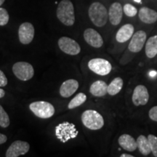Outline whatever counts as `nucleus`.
Masks as SVG:
<instances>
[{"label":"nucleus","instance_id":"1","mask_svg":"<svg viewBox=\"0 0 157 157\" xmlns=\"http://www.w3.org/2000/svg\"><path fill=\"white\" fill-rule=\"evenodd\" d=\"M59 21L67 26H71L75 23V15L73 3L70 0H62L56 11Z\"/></svg>","mask_w":157,"mask_h":157},{"label":"nucleus","instance_id":"2","mask_svg":"<svg viewBox=\"0 0 157 157\" xmlns=\"http://www.w3.org/2000/svg\"><path fill=\"white\" fill-rule=\"evenodd\" d=\"M88 15L93 24L98 27L104 26L109 18L107 9L103 5L98 2H93L90 6Z\"/></svg>","mask_w":157,"mask_h":157},{"label":"nucleus","instance_id":"3","mask_svg":"<svg viewBox=\"0 0 157 157\" xmlns=\"http://www.w3.org/2000/svg\"><path fill=\"white\" fill-rule=\"evenodd\" d=\"M82 121L87 128L91 130H98L104 125V119L98 111L87 110L82 115Z\"/></svg>","mask_w":157,"mask_h":157},{"label":"nucleus","instance_id":"4","mask_svg":"<svg viewBox=\"0 0 157 157\" xmlns=\"http://www.w3.org/2000/svg\"><path fill=\"white\" fill-rule=\"evenodd\" d=\"M78 135L75 125L74 124L64 121L56 127L57 138L62 143H66L71 138H75Z\"/></svg>","mask_w":157,"mask_h":157},{"label":"nucleus","instance_id":"5","mask_svg":"<svg viewBox=\"0 0 157 157\" xmlns=\"http://www.w3.org/2000/svg\"><path fill=\"white\" fill-rule=\"evenodd\" d=\"M29 109L37 117L48 119L55 113V108L52 104L46 101H36L31 103Z\"/></svg>","mask_w":157,"mask_h":157},{"label":"nucleus","instance_id":"6","mask_svg":"<svg viewBox=\"0 0 157 157\" xmlns=\"http://www.w3.org/2000/svg\"><path fill=\"white\" fill-rule=\"evenodd\" d=\"M13 71L15 76L21 81L30 80L34 75L33 66L27 62H17L13 65Z\"/></svg>","mask_w":157,"mask_h":157},{"label":"nucleus","instance_id":"7","mask_svg":"<svg viewBox=\"0 0 157 157\" xmlns=\"http://www.w3.org/2000/svg\"><path fill=\"white\" fill-rule=\"evenodd\" d=\"M88 67L94 73L105 76L111 71L112 66L109 61L103 58H94L88 63Z\"/></svg>","mask_w":157,"mask_h":157},{"label":"nucleus","instance_id":"8","mask_svg":"<svg viewBox=\"0 0 157 157\" xmlns=\"http://www.w3.org/2000/svg\"><path fill=\"white\" fill-rule=\"evenodd\" d=\"M58 47L65 53L70 56H76L81 52V48L79 44L69 37L63 36L59 39Z\"/></svg>","mask_w":157,"mask_h":157},{"label":"nucleus","instance_id":"9","mask_svg":"<svg viewBox=\"0 0 157 157\" xmlns=\"http://www.w3.org/2000/svg\"><path fill=\"white\" fill-rule=\"evenodd\" d=\"M30 146L29 143L22 140L13 142L7 150L5 156L7 157H17L25 155L29 152Z\"/></svg>","mask_w":157,"mask_h":157},{"label":"nucleus","instance_id":"10","mask_svg":"<svg viewBox=\"0 0 157 157\" xmlns=\"http://www.w3.org/2000/svg\"><path fill=\"white\" fill-rule=\"evenodd\" d=\"M19 40L23 44H29L34 37V27L31 23L25 22L20 25L18 29Z\"/></svg>","mask_w":157,"mask_h":157},{"label":"nucleus","instance_id":"11","mask_svg":"<svg viewBox=\"0 0 157 157\" xmlns=\"http://www.w3.org/2000/svg\"><path fill=\"white\" fill-rule=\"evenodd\" d=\"M147 35L144 31H138L132 35L128 49L132 52H139L142 50L146 41Z\"/></svg>","mask_w":157,"mask_h":157},{"label":"nucleus","instance_id":"12","mask_svg":"<svg viewBox=\"0 0 157 157\" xmlns=\"http://www.w3.org/2000/svg\"><path fill=\"white\" fill-rule=\"evenodd\" d=\"M149 100V94L148 89L144 85L140 84L135 88L133 91L132 101L135 105H145L148 103Z\"/></svg>","mask_w":157,"mask_h":157},{"label":"nucleus","instance_id":"13","mask_svg":"<svg viewBox=\"0 0 157 157\" xmlns=\"http://www.w3.org/2000/svg\"><path fill=\"white\" fill-rule=\"evenodd\" d=\"M84 38L88 44L95 48H101L103 44L101 35L93 29H86L84 32Z\"/></svg>","mask_w":157,"mask_h":157},{"label":"nucleus","instance_id":"14","mask_svg":"<svg viewBox=\"0 0 157 157\" xmlns=\"http://www.w3.org/2000/svg\"><path fill=\"white\" fill-rule=\"evenodd\" d=\"M123 16V7L119 2H114L110 7L109 10V18L110 23L113 25L120 23Z\"/></svg>","mask_w":157,"mask_h":157},{"label":"nucleus","instance_id":"15","mask_svg":"<svg viewBox=\"0 0 157 157\" xmlns=\"http://www.w3.org/2000/svg\"><path fill=\"white\" fill-rule=\"evenodd\" d=\"M78 88V82L75 79L65 81L60 87V94L63 98H69L76 93Z\"/></svg>","mask_w":157,"mask_h":157},{"label":"nucleus","instance_id":"16","mask_svg":"<svg viewBox=\"0 0 157 157\" xmlns=\"http://www.w3.org/2000/svg\"><path fill=\"white\" fill-rule=\"evenodd\" d=\"M134 26L130 23L124 25L117 31V35H116V39L119 43L126 42L129 39L132 38V35L134 34Z\"/></svg>","mask_w":157,"mask_h":157},{"label":"nucleus","instance_id":"17","mask_svg":"<svg viewBox=\"0 0 157 157\" xmlns=\"http://www.w3.org/2000/svg\"><path fill=\"white\" fill-rule=\"evenodd\" d=\"M138 15L140 21L147 24H152L157 21V12L148 7H144L140 8Z\"/></svg>","mask_w":157,"mask_h":157},{"label":"nucleus","instance_id":"18","mask_svg":"<svg viewBox=\"0 0 157 157\" xmlns=\"http://www.w3.org/2000/svg\"><path fill=\"white\" fill-rule=\"evenodd\" d=\"M118 142H119V146H120L123 149L127 151H135L137 148V141L135 140L134 137L129 135L124 134L122 135H121V136L119 137Z\"/></svg>","mask_w":157,"mask_h":157},{"label":"nucleus","instance_id":"19","mask_svg":"<svg viewBox=\"0 0 157 157\" xmlns=\"http://www.w3.org/2000/svg\"><path fill=\"white\" fill-rule=\"evenodd\" d=\"M90 92L95 97H103L108 93V84L102 80H98L91 84Z\"/></svg>","mask_w":157,"mask_h":157},{"label":"nucleus","instance_id":"20","mask_svg":"<svg viewBox=\"0 0 157 157\" xmlns=\"http://www.w3.org/2000/svg\"><path fill=\"white\" fill-rule=\"evenodd\" d=\"M137 148L139 149V151L143 156H148V155L151 152V149L150 143L148 139V137H146L145 135H139L137 138Z\"/></svg>","mask_w":157,"mask_h":157},{"label":"nucleus","instance_id":"21","mask_svg":"<svg viewBox=\"0 0 157 157\" xmlns=\"http://www.w3.org/2000/svg\"><path fill=\"white\" fill-rule=\"evenodd\" d=\"M146 54L148 58H153L157 55V35L151 36L146 43Z\"/></svg>","mask_w":157,"mask_h":157},{"label":"nucleus","instance_id":"22","mask_svg":"<svg viewBox=\"0 0 157 157\" xmlns=\"http://www.w3.org/2000/svg\"><path fill=\"white\" fill-rule=\"evenodd\" d=\"M123 80L120 77H117L108 85V93L113 96L121 91L123 87Z\"/></svg>","mask_w":157,"mask_h":157},{"label":"nucleus","instance_id":"23","mask_svg":"<svg viewBox=\"0 0 157 157\" xmlns=\"http://www.w3.org/2000/svg\"><path fill=\"white\" fill-rule=\"evenodd\" d=\"M86 100H87V95L85 94L82 93H78L70 101L68 108L69 109H75V108L82 105L86 101Z\"/></svg>","mask_w":157,"mask_h":157},{"label":"nucleus","instance_id":"24","mask_svg":"<svg viewBox=\"0 0 157 157\" xmlns=\"http://www.w3.org/2000/svg\"><path fill=\"white\" fill-rule=\"evenodd\" d=\"M10 124L9 116L3 109V107L0 105V126L4 128L7 127Z\"/></svg>","mask_w":157,"mask_h":157},{"label":"nucleus","instance_id":"25","mask_svg":"<svg viewBox=\"0 0 157 157\" xmlns=\"http://www.w3.org/2000/svg\"><path fill=\"white\" fill-rule=\"evenodd\" d=\"M123 12L128 17H134L137 15V10L131 4H126L123 7Z\"/></svg>","mask_w":157,"mask_h":157},{"label":"nucleus","instance_id":"26","mask_svg":"<svg viewBox=\"0 0 157 157\" xmlns=\"http://www.w3.org/2000/svg\"><path fill=\"white\" fill-rule=\"evenodd\" d=\"M148 139L150 143L151 149L152 154L155 157H157V137L154 135H149Z\"/></svg>","mask_w":157,"mask_h":157},{"label":"nucleus","instance_id":"27","mask_svg":"<svg viewBox=\"0 0 157 157\" xmlns=\"http://www.w3.org/2000/svg\"><path fill=\"white\" fill-rule=\"evenodd\" d=\"M9 13L7 10L0 7V25L3 26V25H7L9 22Z\"/></svg>","mask_w":157,"mask_h":157},{"label":"nucleus","instance_id":"28","mask_svg":"<svg viewBox=\"0 0 157 157\" xmlns=\"http://www.w3.org/2000/svg\"><path fill=\"white\" fill-rule=\"evenodd\" d=\"M148 116L151 120L157 121V105L156 106H154L149 110Z\"/></svg>","mask_w":157,"mask_h":157},{"label":"nucleus","instance_id":"29","mask_svg":"<svg viewBox=\"0 0 157 157\" xmlns=\"http://www.w3.org/2000/svg\"><path fill=\"white\" fill-rule=\"evenodd\" d=\"M7 78L2 71L0 70V87H5L7 84Z\"/></svg>","mask_w":157,"mask_h":157},{"label":"nucleus","instance_id":"30","mask_svg":"<svg viewBox=\"0 0 157 157\" xmlns=\"http://www.w3.org/2000/svg\"><path fill=\"white\" fill-rule=\"evenodd\" d=\"M7 140V136H6L5 135H3L2 134V133H0V145L6 143V141Z\"/></svg>","mask_w":157,"mask_h":157},{"label":"nucleus","instance_id":"31","mask_svg":"<svg viewBox=\"0 0 157 157\" xmlns=\"http://www.w3.org/2000/svg\"><path fill=\"white\" fill-rule=\"evenodd\" d=\"M5 95V90H2V89H1V88H0V98H3Z\"/></svg>","mask_w":157,"mask_h":157},{"label":"nucleus","instance_id":"32","mask_svg":"<svg viewBox=\"0 0 157 157\" xmlns=\"http://www.w3.org/2000/svg\"><path fill=\"white\" fill-rule=\"evenodd\" d=\"M157 72L155 71H152L150 72V76H152V77H154L155 76H156Z\"/></svg>","mask_w":157,"mask_h":157},{"label":"nucleus","instance_id":"33","mask_svg":"<svg viewBox=\"0 0 157 157\" xmlns=\"http://www.w3.org/2000/svg\"><path fill=\"white\" fill-rule=\"evenodd\" d=\"M121 157H133L132 155L127 154H122L121 155Z\"/></svg>","mask_w":157,"mask_h":157},{"label":"nucleus","instance_id":"34","mask_svg":"<svg viewBox=\"0 0 157 157\" xmlns=\"http://www.w3.org/2000/svg\"><path fill=\"white\" fill-rule=\"evenodd\" d=\"M5 0H0V6L2 5L4 2H5Z\"/></svg>","mask_w":157,"mask_h":157},{"label":"nucleus","instance_id":"35","mask_svg":"<svg viewBox=\"0 0 157 157\" xmlns=\"http://www.w3.org/2000/svg\"><path fill=\"white\" fill-rule=\"evenodd\" d=\"M134 1L137 3H140V4L141 3V0H134Z\"/></svg>","mask_w":157,"mask_h":157}]
</instances>
